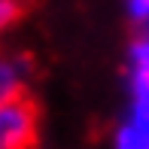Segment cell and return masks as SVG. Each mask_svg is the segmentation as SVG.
Instances as JSON below:
<instances>
[{
    "label": "cell",
    "instance_id": "cell-6",
    "mask_svg": "<svg viewBox=\"0 0 149 149\" xmlns=\"http://www.w3.org/2000/svg\"><path fill=\"white\" fill-rule=\"evenodd\" d=\"M113 149H149L143 140H137L131 131H125V128H116V134H113Z\"/></svg>",
    "mask_w": 149,
    "mask_h": 149
},
{
    "label": "cell",
    "instance_id": "cell-2",
    "mask_svg": "<svg viewBox=\"0 0 149 149\" xmlns=\"http://www.w3.org/2000/svg\"><path fill=\"white\" fill-rule=\"evenodd\" d=\"M125 76H128L131 100H146L149 97V33H140V37L128 46Z\"/></svg>",
    "mask_w": 149,
    "mask_h": 149
},
{
    "label": "cell",
    "instance_id": "cell-1",
    "mask_svg": "<svg viewBox=\"0 0 149 149\" xmlns=\"http://www.w3.org/2000/svg\"><path fill=\"white\" fill-rule=\"evenodd\" d=\"M37 134V116L24 97L0 100V149H31Z\"/></svg>",
    "mask_w": 149,
    "mask_h": 149
},
{
    "label": "cell",
    "instance_id": "cell-5",
    "mask_svg": "<svg viewBox=\"0 0 149 149\" xmlns=\"http://www.w3.org/2000/svg\"><path fill=\"white\" fill-rule=\"evenodd\" d=\"M125 12L140 33H149V0H125Z\"/></svg>",
    "mask_w": 149,
    "mask_h": 149
},
{
    "label": "cell",
    "instance_id": "cell-3",
    "mask_svg": "<svg viewBox=\"0 0 149 149\" xmlns=\"http://www.w3.org/2000/svg\"><path fill=\"white\" fill-rule=\"evenodd\" d=\"M24 61L18 55H6L0 52V100L6 97H22V88H24Z\"/></svg>",
    "mask_w": 149,
    "mask_h": 149
},
{
    "label": "cell",
    "instance_id": "cell-4",
    "mask_svg": "<svg viewBox=\"0 0 149 149\" xmlns=\"http://www.w3.org/2000/svg\"><path fill=\"white\" fill-rule=\"evenodd\" d=\"M119 125L149 146V97L146 100H131V107H128L125 119H122Z\"/></svg>",
    "mask_w": 149,
    "mask_h": 149
},
{
    "label": "cell",
    "instance_id": "cell-7",
    "mask_svg": "<svg viewBox=\"0 0 149 149\" xmlns=\"http://www.w3.org/2000/svg\"><path fill=\"white\" fill-rule=\"evenodd\" d=\"M15 12H18L15 0H0V31H3V28H9V24H12V18H15Z\"/></svg>",
    "mask_w": 149,
    "mask_h": 149
}]
</instances>
